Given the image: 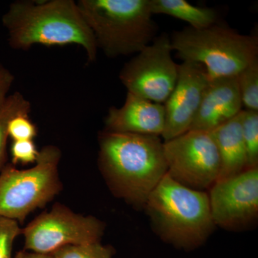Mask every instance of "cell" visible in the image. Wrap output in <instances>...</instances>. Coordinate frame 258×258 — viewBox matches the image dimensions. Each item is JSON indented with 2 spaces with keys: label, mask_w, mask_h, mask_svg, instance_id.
<instances>
[{
  "label": "cell",
  "mask_w": 258,
  "mask_h": 258,
  "mask_svg": "<svg viewBox=\"0 0 258 258\" xmlns=\"http://www.w3.org/2000/svg\"><path fill=\"white\" fill-rule=\"evenodd\" d=\"M22 231L18 222L0 217V258H12L15 239Z\"/></svg>",
  "instance_id": "ffe728a7"
},
{
  "label": "cell",
  "mask_w": 258,
  "mask_h": 258,
  "mask_svg": "<svg viewBox=\"0 0 258 258\" xmlns=\"http://www.w3.org/2000/svg\"><path fill=\"white\" fill-rule=\"evenodd\" d=\"M167 174L190 189L205 191L218 179L220 160L211 132L189 130L164 142Z\"/></svg>",
  "instance_id": "ba28073f"
},
{
  "label": "cell",
  "mask_w": 258,
  "mask_h": 258,
  "mask_svg": "<svg viewBox=\"0 0 258 258\" xmlns=\"http://www.w3.org/2000/svg\"><path fill=\"white\" fill-rule=\"evenodd\" d=\"M237 77L210 80L190 130L212 132L242 111Z\"/></svg>",
  "instance_id": "7c38bea8"
},
{
  "label": "cell",
  "mask_w": 258,
  "mask_h": 258,
  "mask_svg": "<svg viewBox=\"0 0 258 258\" xmlns=\"http://www.w3.org/2000/svg\"><path fill=\"white\" fill-rule=\"evenodd\" d=\"M98 161L112 192L138 209L167 174L164 142L158 136L104 131Z\"/></svg>",
  "instance_id": "6da1fadb"
},
{
  "label": "cell",
  "mask_w": 258,
  "mask_h": 258,
  "mask_svg": "<svg viewBox=\"0 0 258 258\" xmlns=\"http://www.w3.org/2000/svg\"><path fill=\"white\" fill-rule=\"evenodd\" d=\"M60 157L59 148L46 146L30 169L5 165L0 172V217L23 222L29 214L55 198L62 189Z\"/></svg>",
  "instance_id": "8992f818"
},
{
  "label": "cell",
  "mask_w": 258,
  "mask_h": 258,
  "mask_svg": "<svg viewBox=\"0 0 258 258\" xmlns=\"http://www.w3.org/2000/svg\"><path fill=\"white\" fill-rule=\"evenodd\" d=\"M208 193L215 227L244 230L258 217V166L235 176L218 180Z\"/></svg>",
  "instance_id": "30bf717a"
},
{
  "label": "cell",
  "mask_w": 258,
  "mask_h": 258,
  "mask_svg": "<svg viewBox=\"0 0 258 258\" xmlns=\"http://www.w3.org/2000/svg\"><path fill=\"white\" fill-rule=\"evenodd\" d=\"M103 222L93 216L75 213L67 207L56 204L22 231L25 250L52 254L69 245L101 242Z\"/></svg>",
  "instance_id": "52a82bcc"
},
{
  "label": "cell",
  "mask_w": 258,
  "mask_h": 258,
  "mask_svg": "<svg viewBox=\"0 0 258 258\" xmlns=\"http://www.w3.org/2000/svg\"><path fill=\"white\" fill-rule=\"evenodd\" d=\"M105 125L107 132L161 137L165 127L164 104L127 93L123 106L110 108Z\"/></svg>",
  "instance_id": "4fadbf2b"
},
{
  "label": "cell",
  "mask_w": 258,
  "mask_h": 258,
  "mask_svg": "<svg viewBox=\"0 0 258 258\" xmlns=\"http://www.w3.org/2000/svg\"><path fill=\"white\" fill-rule=\"evenodd\" d=\"M114 251L101 242L69 245L52 253V258H113Z\"/></svg>",
  "instance_id": "d6986e66"
},
{
  "label": "cell",
  "mask_w": 258,
  "mask_h": 258,
  "mask_svg": "<svg viewBox=\"0 0 258 258\" xmlns=\"http://www.w3.org/2000/svg\"><path fill=\"white\" fill-rule=\"evenodd\" d=\"M242 106L247 111H258V59L237 76Z\"/></svg>",
  "instance_id": "e0dca14e"
},
{
  "label": "cell",
  "mask_w": 258,
  "mask_h": 258,
  "mask_svg": "<svg viewBox=\"0 0 258 258\" xmlns=\"http://www.w3.org/2000/svg\"><path fill=\"white\" fill-rule=\"evenodd\" d=\"M37 134L36 125L30 119L29 115H18L8 124V135L13 142L32 140Z\"/></svg>",
  "instance_id": "44dd1931"
},
{
  "label": "cell",
  "mask_w": 258,
  "mask_h": 258,
  "mask_svg": "<svg viewBox=\"0 0 258 258\" xmlns=\"http://www.w3.org/2000/svg\"><path fill=\"white\" fill-rule=\"evenodd\" d=\"M209 81L202 64L188 61L179 64L175 87L164 104L165 127L161 135L163 142L190 130Z\"/></svg>",
  "instance_id": "8fae6325"
},
{
  "label": "cell",
  "mask_w": 258,
  "mask_h": 258,
  "mask_svg": "<svg viewBox=\"0 0 258 258\" xmlns=\"http://www.w3.org/2000/svg\"><path fill=\"white\" fill-rule=\"evenodd\" d=\"M97 47L109 57L141 52L156 38L150 0H80Z\"/></svg>",
  "instance_id": "277c9868"
},
{
  "label": "cell",
  "mask_w": 258,
  "mask_h": 258,
  "mask_svg": "<svg viewBox=\"0 0 258 258\" xmlns=\"http://www.w3.org/2000/svg\"><path fill=\"white\" fill-rule=\"evenodd\" d=\"M15 258H52L51 254H42L31 251L23 250L18 252Z\"/></svg>",
  "instance_id": "cb8c5ba5"
},
{
  "label": "cell",
  "mask_w": 258,
  "mask_h": 258,
  "mask_svg": "<svg viewBox=\"0 0 258 258\" xmlns=\"http://www.w3.org/2000/svg\"><path fill=\"white\" fill-rule=\"evenodd\" d=\"M144 209L158 236L176 248L190 251L201 247L215 227L208 193L186 187L168 174Z\"/></svg>",
  "instance_id": "3957f363"
},
{
  "label": "cell",
  "mask_w": 258,
  "mask_h": 258,
  "mask_svg": "<svg viewBox=\"0 0 258 258\" xmlns=\"http://www.w3.org/2000/svg\"><path fill=\"white\" fill-rule=\"evenodd\" d=\"M14 81L13 74L0 62V106L8 96V93Z\"/></svg>",
  "instance_id": "603a6c76"
},
{
  "label": "cell",
  "mask_w": 258,
  "mask_h": 258,
  "mask_svg": "<svg viewBox=\"0 0 258 258\" xmlns=\"http://www.w3.org/2000/svg\"><path fill=\"white\" fill-rule=\"evenodd\" d=\"M31 112V103L23 94L15 92L8 95L0 106V172L5 166L7 157V144L8 124L10 120L18 115H29Z\"/></svg>",
  "instance_id": "2e32d148"
},
{
  "label": "cell",
  "mask_w": 258,
  "mask_h": 258,
  "mask_svg": "<svg viewBox=\"0 0 258 258\" xmlns=\"http://www.w3.org/2000/svg\"><path fill=\"white\" fill-rule=\"evenodd\" d=\"M3 24L15 50L74 44L84 49L88 62L96 60L94 35L74 0L14 2L3 15Z\"/></svg>",
  "instance_id": "7a4b0ae2"
},
{
  "label": "cell",
  "mask_w": 258,
  "mask_h": 258,
  "mask_svg": "<svg viewBox=\"0 0 258 258\" xmlns=\"http://www.w3.org/2000/svg\"><path fill=\"white\" fill-rule=\"evenodd\" d=\"M240 113L211 132L220 156V171L217 181L249 169Z\"/></svg>",
  "instance_id": "5bb4252c"
},
{
  "label": "cell",
  "mask_w": 258,
  "mask_h": 258,
  "mask_svg": "<svg viewBox=\"0 0 258 258\" xmlns=\"http://www.w3.org/2000/svg\"><path fill=\"white\" fill-rule=\"evenodd\" d=\"M241 127L248 168L258 166V111H241Z\"/></svg>",
  "instance_id": "ac0fdd59"
},
{
  "label": "cell",
  "mask_w": 258,
  "mask_h": 258,
  "mask_svg": "<svg viewBox=\"0 0 258 258\" xmlns=\"http://www.w3.org/2000/svg\"><path fill=\"white\" fill-rule=\"evenodd\" d=\"M12 159L13 165L17 164H33L38 159L40 151L33 141H15L12 144Z\"/></svg>",
  "instance_id": "7402d4cb"
},
{
  "label": "cell",
  "mask_w": 258,
  "mask_h": 258,
  "mask_svg": "<svg viewBox=\"0 0 258 258\" xmlns=\"http://www.w3.org/2000/svg\"><path fill=\"white\" fill-rule=\"evenodd\" d=\"M172 51L170 37L162 33L136 54L119 75L128 93L164 104L179 76V64L173 60Z\"/></svg>",
  "instance_id": "9c48e42d"
},
{
  "label": "cell",
  "mask_w": 258,
  "mask_h": 258,
  "mask_svg": "<svg viewBox=\"0 0 258 258\" xmlns=\"http://www.w3.org/2000/svg\"><path fill=\"white\" fill-rule=\"evenodd\" d=\"M170 39L178 57L202 64L210 80L237 77L258 59L257 37L217 23L202 30L187 27Z\"/></svg>",
  "instance_id": "5b68a950"
},
{
  "label": "cell",
  "mask_w": 258,
  "mask_h": 258,
  "mask_svg": "<svg viewBox=\"0 0 258 258\" xmlns=\"http://www.w3.org/2000/svg\"><path fill=\"white\" fill-rule=\"evenodd\" d=\"M150 6L153 15H169L196 30L208 28L217 21L215 10L194 6L185 0H150Z\"/></svg>",
  "instance_id": "9a60e30c"
}]
</instances>
